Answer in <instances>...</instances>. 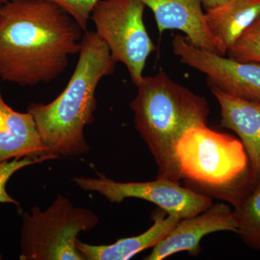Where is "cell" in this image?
Wrapping results in <instances>:
<instances>
[{
	"label": "cell",
	"mask_w": 260,
	"mask_h": 260,
	"mask_svg": "<svg viewBox=\"0 0 260 260\" xmlns=\"http://www.w3.org/2000/svg\"><path fill=\"white\" fill-rule=\"evenodd\" d=\"M153 224L146 232L136 236L121 239L109 245H90L77 239L78 250L85 260H127L141 251L154 247L169 234L179 223L180 218L168 215L157 208L152 213Z\"/></svg>",
	"instance_id": "cell-13"
},
{
	"label": "cell",
	"mask_w": 260,
	"mask_h": 260,
	"mask_svg": "<svg viewBox=\"0 0 260 260\" xmlns=\"http://www.w3.org/2000/svg\"><path fill=\"white\" fill-rule=\"evenodd\" d=\"M44 158H15L13 160L0 162V203H11L16 206H20L17 200L12 198L8 191L6 186L12 176L23 168L35 165L45 161Z\"/></svg>",
	"instance_id": "cell-17"
},
{
	"label": "cell",
	"mask_w": 260,
	"mask_h": 260,
	"mask_svg": "<svg viewBox=\"0 0 260 260\" xmlns=\"http://www.w3.org/2000/svg\"><path fill=\"white\" fill-rule=\"evenodd\" d=\"M99 177H75L80 189L95 191L111 203H120L127 198L150 202L168 215L180 219L191 218L213 205L211 198L202 193L179 185V183L157 179L145 182H119L101 173Z\"/></svg>",
	"instance_id": "cell-7"
},
{
	"label": "cell",
	"mask_w": 260,
	"mask_h": 260,
	"mask_svg": "<svg viewBox=\"0 0 260 260\" xmlns=\"http://www.w3.org/2000/svg\"><path fill=\"white\" fill-rule=\"evenodd\" d=\"M220 107V126L239 136L249 157L253 174L260 179V102H251L210 88Z\"/></svg>",
	"instance_id": "cell-12"
},
{
	"label": "cell",
	"mask_w": 260,
	"mask_h": 260,
	"mask_svg": "<svg viewBox=\"0 0 260 260\" xmlns=\"http://www.w3.org/2000/svg\"><path fill=\"white\" fill-rule=\"evenodd\" d=\"M78 62L66 88L49 104L31 103L27 108L51 154L79 156L90 146L84 130L93 124L95 91L101 80L114 73L116 61L95 30H85Z\"/></svg>",
	"instance_id": "cell-2"
},
{
	"label": "cell",
	"mask_w": 260,
	"mask_h": 260,
	"mask_svg": "<svg viewBox=\"0 0 260 260\" xmlns=\"http://www.w3.org/2000/svg\"><path fill=\"white\" fill-rule=\"evenodd\" d=\"M217 232H237L233 210L225 203L212 205L194 217L181 219L144 259L162 260L181 251L198 256L201 251L200 241L208 234Z\"/></svg>",
	"instance_id": "cell-9"
},
{
	"label": "cell",
	"mask_w": 260,
	"mask_h": 260,
	"mask_svg": "<svg viewBox=\"0 0 260 260\" xmlns=\"http://www.w3.org/2000/svg\"><path fill=\"white\" fill-rule=\"evenodd\" d=\"M8 0H0V13L4 5L8 3Z\"/></svg>",
	"instance_id": "cell-20"
},
{
	"label": "cell",
	"mask_w": 260,
	"mask_h": 260,
	"mask_svg": "<svg viewBox=\"0 0 260 260\" xmlns=\"http://www.w3.org/2000/svg\"><path fill=\"white\" fill-rule=\"evenodd\" d=\"M172 47L181 62L206 75L210 88L260 102V63L243 62L200 49L179 34L173 39Z\"/></svg>",
	"instance_id": "cell-8"
},
{
	"label": "cell",
	"mask_w": 260,
	"mask_h": 260,
	"mask_svg": "<svg viewBox=\"0 0 260 260\" xmlns=\"http://www.w3.org/2000/svg\"><path fill=\"white\" fill-rule=\"evenodd\" d=\"M202 5L204 7L206 11L218 8L220 5L226 3L228 0H200Z\"/></svg>",
	"instance_id": "cell-19"
},
{
	"label": "cell",
	"mask_w": 260,
	"mask_h": 260,
	"mask_svg": "<svg viewBox=\"0 0 260 260\" xmlns=\"http://www.w3.org/2000/svg\"><path fill=\"white\" fill-rule=\"evenodd\" d=\"M226 54L235 60L260 63V15L228 49Z\"/></svg>",
	"instance_id": "cell-16"
},
{
	"label": "cell",
	"mask_w": 260,
	"mask_h": 260,
	"mask_svg": "<svg viewBox=\"0 0 260 260\" xmlns=\"http://www.w3.org/2000/svg\"><path fill=\"white\" fill-rule=\"evenodd\" d=\"M3 259V255H2L1 253H0V260Z\"/></svg>",
	"instance_id": "cell-21"
},
{
	"label": "cell",
	"mask_w": 260,
	"mask_h": 260,
	"mask_svg": "<svg viewBox=\"0 0 260 260\" xmlns=\"http://www.w3.org/2000/svg\"><path fill=\"white\" fill-rule=\"evenodd\" d=\"M237 232L246 246L260 250V179L234 207Z\"/></svg>",
	"instance_id": "cell-15"
},
{
	"label": "cell",
	"mask_w": 260,
	"mask_h": 260,
	"mask_svg": "<svg viewBox=\"0 0 260 260\" xmlns=\"http://www.w3.org/2000/svg\"><path fill=\"white\" fill-rule=\"evenodd\" d=\"M22 217L20 260H85L75 242L99 224L92 210L75 207L60 194L47 210L34 206Z\"/></svg>",
	"instance_id": "cell-5"
},
{
	"label": "cell",
	"mask_w": 260,
	"mask_h": 260,
	"mask_svg": "<svg viewBox=\"0 0 260 260\" xmlns=\"http://www.w3.org/2000/svg\"><path fill=\"white\" fill-rule=\"evenodd\" d=\"M23 158L59 157L43 141L31 114L13 110L5 102L0 87V162Z\"/></svg>",
	"instance_id": "cell-11"
},
{
	"label": "cell",
	"mask_w": 260,
	"mask_h": 260,
	"mask_svg": "<svg viewBox=\"0 0 260 260\" xmlns=\"http://www.w3.org/2000/svg\"><path fill=\"white\" fill-rule=\"evenodd\" d=\"M84 32L58 5L8 0L0 13V80L20 86L54 81L79 54Z\"/></svg>",
	"instance_id": "cell-1"
},
{
	"label": "cell",
	"mask_w": 260,
	"mask_h": 260,
	"mask_svg": "<svg viewBox=\"0 0 260 260\" xmlns=\"http://www.w3.org/2000/svg\"><path fill=\"white\" fill-rule=\"evenodd\" d=\"M259 15L260 0H228L205 13L210 32L226 53Z\"/></svg>",
	"instance_id": "cell-14"
},
{
	"label": "cell",
	"mask_w": 260,
	"mask_h": 260,
	"mask_svg": "<svg viewBox=\"0 0 260 260\" xmlns=\"http://www.w3.org/2000/svg\"><path fill=\"white\" fill-rule=\"evenodd\" d=\"M177 153L181 179L202 194L226 201L233 207L256 181L241 140L207 125L188 130Z\"/></svg>",
	"instance_id": "cell-4"
},
{
	"label": "cell",
	"mask_w": 260,
	"mask_h": 260,
	"mask_svg": "<svg viewBox=\"0 0 260 260\" xmlns=\"http://www.w3.org/2000/svg\"><path fill=\"white\" fill-rule=\"evenodd\" d=\"M153 12L160 34L167 30L184 32L194 47L226 54L210 32L200 0H140Z\"/></svg>",
	"instance_id": "cell-10"
},
{
	"label": "cell",
	"mask_w": 260,
	"mask_h": 260,
	"mask_svg": "<svg viewBox=\"0 0 260 260\" xmlns=\"http://www.w3.org/2000/svg\"><path fill=\"white\" fill-rule=\"evenodd\" d=\"M145 8L140 0H99L90 19L113 59L125 65L135 85L143 78L149 56L156 50L143 20Z\"/></svg>",
	"instance_id": "cell-6"
},
{
	"label": "cell",
	"mask_w": 260,
	"mask_h": 260,
	"mask_svg": "<svg viewBox=\"0 0 260 260\" xmlns=\"http://www.w3.org/2000/svg\"><path fill=\"white\" fill-rule=\"evenodd\" d=\"M58 5L69 13L82 29L88 30V22L94 7L99 0H41Z\"/></svg>",
	"instance_id": "cell-18"
},
{
	"label": "cell",
	"mask_w": 260,
	"mask_h": 260,
	"mask_svg": "<svg viewBox=\"0 0 260 260\" xmlns=\"http://www.w3.org/2000/svg\"><path fill=\"white\" fill-rule=\"evenodd\" d=\"M136 86L130 108L135 128L156 162L157 179L179 183L178 145L188 130L206 125L208 103L162 70L153 76H143Z\"/></svg>",
	"instance_id": "cell-3"
}]
</instances>
